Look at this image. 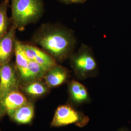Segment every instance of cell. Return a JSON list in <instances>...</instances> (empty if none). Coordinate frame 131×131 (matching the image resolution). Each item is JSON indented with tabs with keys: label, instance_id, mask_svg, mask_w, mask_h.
<instances>
[{
	"label": "cell",
	"instance_id": "cell-1",
	"mask_svg": "<svg viewBox=\"0 0 131 131\" xmlns=\"http://www.w3.org/2000/svg\"><path fill=\"white\" fill-rule=\"evenodd\" d=\"M31 41L41 47L56 61L66 59L74 45V40L70 33L51 24L42 25L34 34Z\"/></svg>",
	"mask_w": 131,
	"mask_h": 131
},
{
	"label": "cell",
	"instance_id": "cell-2",
	"mask_svg": "<svg viewBox=\"0 0 131 131\" xmlns=\"http://www.w3.org/2000/svg\"><path fill=\"white\" fill-rule=\"evenodd\" d=\"M12 25L23 31L28 25L36 23L44 12L42 0H11Z\"/></svg>",
	"mask_w": 131,
	"mask_h": 131
},
{
	"label": "cell",
	"instance_id": "cell-3",
	"mask_svg": "<svg viewBox=\"0 0 131 131\" xmlns=\"http://www.w3.org/2000/svg\"><path fill=\"white\" fill-rule=\"evenodd\" d=\"M14 54L16 58L15 67L20 82L26 84L43 77L47 70L25 56L19 47L18 40L16 42Z\"/></svg>",
	"mask_w": 131,
	"mask_h": 131
},
{
	"label": "cell",
	"instance_id": "cell-4",
	"mask_svg": "<svg viewBox=\"0 0 131 131\" xmlns=\"http://www.w3.org/2000/svg\"><path fill=\"white\" fill-rule=\"evenodd\" d=\"M19 79L17 71L10 62L0 65V102L10 92L18 90Z\"/></svg>",
	"mask_w": 131,
	"mask_h": 131
},
{
	"label": "cell",
	"instance_id": "cell-5",
	"mask_svg": "<svg viewBox=\"0 0 131 131\" xmlns=\"http://www.w3.org/2000/svg\"><path fill=\"white\" fill-rule=\"evenodd\" d=\"M18 41L21 51L29 59L37 63L47 70L56 65V61L44 50L33 45Z\"/></svg>",
	"mask_w": 131,
	"mask_h": 131
},
{
	"label": "cell",
	"instance_id": "cell-6",
	"mask_svg": "<svg viewBox=\"0 0 131 131\" xmlns=\"http://www.w3.org/2000/svg\"><path fill=\"white\" fill-rule=\"evenodd\" d=\"M82 115L70 105H62L57 108L55 113L52 125L60 127L74 123H80Z\"/></svg>",
	"mask_w": 131,
	"mask_h": 131
},
{
	"label": "cell",
	"instance_id": "cell-7",
	"mask_svg": "<svg viewBox=\"0 0 131 131\" xmlns=\"http://www.w3.org/2000/svg\"><path fill=\"white\" fill-rule=\"evenodd\" d=\"M17 30L11 25L8 31L0 39V65L9 62L15 53Z\"/></svg>",
	"mask_w": 131,
	"mask_h": 131
},
{
	"label": "cell",
	"instance_id": "cell-8",
	"mask_svg": "<svg viewBox=\"0 0 131 131\" xmlns=\"http://www.w3.org/2000/svg\"><path fill=\"white\" fill-rule=\"evenodd\" d=\"M72 65L78 75L84 77L96 68V63L92 56L86 51H83L74 56Z\"/></svg>",
	"mask_w": 131,
	"mask_h": 131
},
{
	"label": "cell",
	"instance_id": "cell-9",
	"mask_svg": "<svg viewBox=\"0 0 131 131\" xmlns=\"http://www.w3.org/2000/svg\"><path fill=\"white\" fill-rule=\"evenodd\" d=\"M27 103V100L25 95L19 89L10 92L0 102V104L4 111L10 116L17 109Z\"/></svg>",
	"mask_w": 131,
	"mask_h": 131
},
{
	"label": "cell",
	"instance_id": "cell-10",
	"mask_svg": "<svg viewBox=\"0 0 131 131\" xmlns=\"http://www.w3.org/2000/svg\"><path fill=\"white\" fill-rule=\"evenodd\" d=\"M68 76L69 72L66 69L56 65L47 70L43 78L49 88H54L64 83Z\"/></svg>",
	"mask_w": 131,
	"mask_h": 131
},
{
	"label": "cell",
	"instance_id": "cell-11",
	"mask_svg": "<svg viewBox=\"0 0 131 131\" xmlns=\"http://www.w3.org/2000/svg\"><path fill=\"white\" fill-rule=\"evenodd\" d=\"M34 114L33 105L27 103L17 109L10 116L19 123L28 124L32 120Z\"/></svg>",
	"mask_w": 131,
	"mask_h": 131
},
{
	"label": "cell",
	"instance_id": "cell-12",
	"mask_svg": "<svg viewBox=\"0 0 131 131\" xmlns=\"http://www.w3.org/2000/svg\"><path fill=\"white\" fill-rule=\"evenodd\" d=\"M70 98L75 103H81L86 102L89 98L85 88L79 82L72 81L69 85Z\"/></svg>",
	"mask_w": 131,
	"mask_h": 131
},
{
	"label": "cell",
	"instance_id": "cell-13",
	"mask_svg": "<svg viewBox=\"0 0 131 131\" xmlns=\"http://www.w3.org/2000/svg\"><path fill=\"white\" fill-rule=\"evenodd\" d=\"M48 86L40 80L34 81L24 84L23 90L29 96L33 97H39L47 93Z\"/></svg>",
	"mask_w": 131,
	"mask_h": 131
},
{
	"label": "cell",
	"instance_id": "cell-14",
	"mask_svg": "<svg viewBox=\"0 0 131 131\" xmlns=\"http://www.w3.org/2000/svg\"><path fill=\"white\" fill-rule=\"evenodd\" d=\"M9 6V0H4L0 4V39L8 31L12 25L7 14Z\"/></svg>",
	"mask_w": 131,
	"mask_h": 131
},
{
	"label": "cell",
	"instance_id": "cell-15",
	"mask_svg": "<svg viewBox=\"0 0 131 131\" xmlns=\"http://www.w3.org/2000/svg\"><path fill=\"white\" fill-rule=\"evenodd\" d=\"M85 0H71V3H81L83 2Z\"/></svg>",
	"mask_w": 131,
	"mask_h": 131
},
{
	"label": "cell",
	"instance_id": "cell-16",
	"mask_svg": "<svg viewBox=\"0 0 131 131\" xmlns=\"http://www.w3.org/2000/svg\"><path fill=\"white\" fill-rule=\"evenodd\" d=\"M62 2L65 3L66 4H69L70 3H71V0H60Z\"/></svg>",
	"mask_w": 131,
	"mask_h": 131
},
{
	"label": "cell",
	"instance_id": "cell-17",
	"mask_svg": "<svg viewBox=\"0 0 131 131\" xmlns=\"http://www.w3.org/2000/svg\"><path fill=\"white\" fill-rule=\"evenodd\" d=\"M120 131H125V130H121Z\"/></svg>",
	"mask_w": 131,
	"mask_h": 131
}]
</instances>
